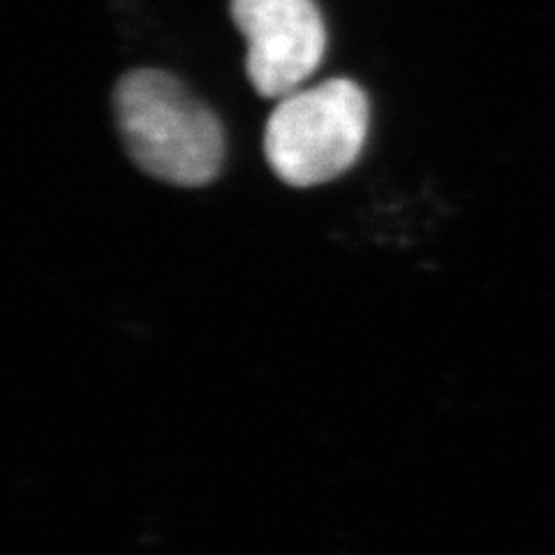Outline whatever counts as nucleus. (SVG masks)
Segmentation results:
<instances>
[{
    "label": "nucleus",
    "instance_id": "obj_3",
    "mask_svg": "<svg viewBox=\"0 0 555 555\" xmlns=\"http://www.w3.org/2000/svg\"><path fill=\"white\" fill-rule=\"evenodd\" d=\"M246 38V75L262 98L294 93L320 67L326 26L315 0H230Z\"/></svg>",
    "mask_w": 555,
    "mask_h": 555
},
{
    "label": "nucleus",
    "instance_id": "obj_2",
    "mask_svg": "<svg viewBox=\"0 0 555 555\" xmlns=\"http://www.w3.org/2000/svg\"><path fill=\"white\" fill-rule=\"evenodd\" d=\"M371 104L352 79H326L281 98L264 128V155L292 188L334 181L366 146Z\"/></svg>",
    "mask_w": 555,
    "mask_h": 555
},
{
    "label": "nucleus",
    "instance_id": "obj_1",
    "mask_svg": "<svg viewBox=\"0 0 555 555\" xmlns=\"http://www.w3.org/2000/svg\"><path fill=\"white\" fill-rule=\"evenodd\" d=\"M112 107L126 153L151 179L202 188L220 177L222 124L181 79L155 67L130 69L114 86Z\"/></svg>",
    "mask_w": 555,
    "mask_h": 555
}]
</instances>
